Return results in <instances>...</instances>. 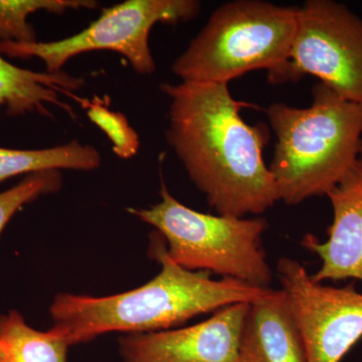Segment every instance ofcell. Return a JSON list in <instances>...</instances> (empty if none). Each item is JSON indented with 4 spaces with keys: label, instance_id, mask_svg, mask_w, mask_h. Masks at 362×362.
Wrapping results in <instances>:
<instances>
[{
    "label": "cell",
    "instance_id": "cell-1",
    "mask_svg": "<svg viewBox=\"0 0 362 362\" xmlns=\"http://www.w3.org/2000/svg\"><path fill=\"white\" fill-rule=\"evenodd\" d=\"M159 88L170 100L166 140L216 213L245 218L280 201L263 157L270 129L265 123L250 125L240 115L251 104L233 99L228 84Z\"/></svg>",
    "mask_w": 362,
    "mask_h": 362
},
{
    "label": "cell",
    "instance_id": "cell-2",
    "mask_svg": "<svg viewBox=\"0 0 362 362\" xmlns=\"http://www.w3.org/2000/svg\"><path fill=\"white\" fill-rule=\"evenodd\" d=\"M150 255L161 271L148 283L112 296L61 293L49 307L51 332L69 345L82 344L108 332H158L189 319L238 303H252L270 294L235 279H211L206 271H189L175 264L158 232L150 235Z\"/></svg>",
    "mask_w": 362,
    "mask_h": 362
},
{
    "label": "cell",
    "instance_id": "cell-3",
    "mask_svg": "<svg viewBox=\"0 0 362 362\" xmlns=\"http://www.w3.org/2000/svg\"><path fill=\"white\" fill-rule=\"evenodd\" d=\"M266 114L277 139L268 168L279 199L288 206L327 194L361 156L362 105L321 82L312 89L307 108L277 102Z\"/></svg>",
    "mask_w": 362,
    "mask_h": 362
},
{
    "label": "cell",
    "instance_id": "cell-4",
    "mask_svg": "<svg viewBox=\"0 0 362 362\" xmlns=\"http://www.w3.org/2000/svg\"><path fill=\"white\" fill-rule=\"evenodd\" d=\"M298 7L261 0L228 2L173 64V71L189 83L228 84L256 70L268 71L274 85L290 82V52Z\"/></svg>",
    "mask_w": 362,
    "mask_h": 362
},
{
    "label": "cell",
    "instance_id": "cell-5",
    "mask_svg": "<svg viewBox=\"0 0 362 362\" xmlns=\"http://www.w3.org/2000/svg\"><path fill=\"white\" fill-rule=\"evenodd\" d=\"M161 202L127 211L153 226L169 258L189 271H206L256 287L269 288L271 267L263 247L268 221L199 213L181 204L161 180Z\"/></svg>",
    "mask_w": 362,
    "mask_h": 362
},
{
    "label": "cell",
    "instance_id": "cell-6",
    "mask_svg": "<svg viewBox=\"0 0 362 362\" xmlns=\"http://www.w3.org/2000/svg\"><path fill=\"white\" fill-rule=\"evenodd\" d=\"M201 9L197 0H126L103 9L77 35L57 42H0V52L11 58H39L47 73H59L78 54L106 49L122 54L140 75H151L156 70L149 47L152 28L156 23L177 25L194 20Z\"/></svg>",
    "mask_w": 362,
    "mask_h": 362
},
{
    "label": "cell",
    "instance_id": "cell-7",
    "mask_svg": "<svg viewBox=\"0 0 362 362\" xmlns=\"http://www.w3.org/2000/svg\"><path fill=\"white\" fill-rule=\"evenodd\" d=\"M305 75L347 101L362 105V18L333 0H307L298 7L290 52V82Z\"/></svg>",
    "mask_w": 362,
    "mask_h": 362
},
{
    "label": "cell",
    "instance_id": "cell-8",
    "mask_svg": "<svg viewBox=\"0 0 362 362\" xmlns=\"http://www.w3.org/2000/svg\"><path fill=\"white\" fill-rule=\"evenodd\" d=\"M277 271L308 362H341L362 338L361 293L354 284L338 288L315 282L296 259H279Z\"/></svg>",
    "mask_w": 362,
    "mask_h": 362
},
{
    "label": "cell",
    "instance_id": "cell-9",
    "mask_svg": "<svg viewBox=\"0 0 362 362\" xmlns=\"http://www.w3.org/2000/svg\"><path fill=\"white\" fill-rule=\"evenodd\" d=\"M250 304L223 307L189 327L124 334L118 340L121 362H238Z\"/></svg>",
    "mask_w": 362,
    "mask_h": 362
},
{
    "label": "cell",
    "instance_id": "cell-10",
    "mask_svg": "<svg viewBox=\"0 0 362 362\" xmlns=\"http://www.w3.org/2000/svg\"><path fill=\"white\" fill-rule=\"evenodd\" d=\"M326 197L333 209L327 240L319 242L313 235L302 240V246L321 261L311 277L318 283L346 279L362 282V151L351 170Z\"/></svg>",
    "mask_w": 362,
    "mask_h": 362
},
{
    "label": "cell",
    "instance_id": "cell-11",
    "mask_svg": "<svg viewBox=\"0 0 362 362\" xmlns=\"http://www.w3.org/2000/svg\"><path fill=\"white\" fill-rule=\"evenodd\" d=\"M238 362H308L301 331L282 289L250 304Z\"/></svg>",
    "mask_w": 362,
    "mask_h": 362
},
{
    "label": "cell",
    "instance_id": "cell-12",
    "mask_svg": "<svg viewBox=\"0 0 362 362\" xmlns=\"http://www.w3.org/2000/svg\"><path fill=\"white\" fill-rule=\"evenodd\" d=\"M84 85V78L69 75L64 71L40 73L14 66L2 58L0 52V113L4 110L7 116L37 113L52 117L49 110V105H52L76 119L73 107L62 101L59 95L71 99L76 90Z\"/></svg>",
    "mask_w": 362,
    "mask_h": 362
},
{
    "label": "cell",
    "instance_id": "cell-13",
    "mask_svg": "<svg viewBox=\"0 0 362 362\" xmlns=\"http://www.w3.org/2000/svg\"><path fill=\"white\" fill-rule=\"evenodd\" d=\"M102 156L90 145L71 141L52 148L23 150L0 147V183L21 175L42 171H90L99 168Z\"/></svg>",
    "mask_w": 362,
    "mask_h": 362
},
{
    "label": "cell",
    "instance_id": "cell-14",
    "mask_svg": "<svg viewBox=\"0 0 362 362\" xmlns=\"http://www.w3.org/2000/svg\"><path fill=\"white\" fill-rule=\"evenodd\" d=\"M69 347L51 331L33 329L20 312L0 314V362H68Z\"/></svg>",
    "mask_w": 362,
    "mask_h": 362
},
{
    "label": "cell",
    "instance_id": "cell-15",
    "mask_svg": "<svg viewBox=\"0 0 362 362\" xmlns=\"http://www.w3.org/2000/svg\"><path fill=\"white\" fill-rule=\"evenodd\" d=\"M94 0H0V42L32 44L37 33L28 23L30 14L40 11L54 14L81 8H97Z\"/></svg>",
    "mask_w": 362,
    "mask_h": 362
},
{
    "label": "cell",
    "instance_id": "cell-16",
    "mask_svg": "<svg viewBox=\"0 0 362 362\" xmlns=\"http://www.w3.org/2000/svg\"><path fill=\"white\" fill-rule=\"evenodd\" d=\"M71 99L80 104L87 111L90 120L108 136L117 156L129 159L138 153L139 136L131 127L127 117L121 112L111 110L110 98L95 95L92 99H86L74 94Z\"/></svg>",
    "mask_w": 362,
    "mask_h": 362
},
{
    "label": "cell",
    "instance_id": "cell-17",
    "mask_svg": "<svg viewBox=\"0 0 362 362\" xmlns=\"http://www.w3.org/2000/svg\"><path fill=\"white\" fill-rule=\"evenodd\" d=\"M62 185L61 171H42L26 176L18 185L0 192V233L18 209L42 195L58 192Z\"/></svg>",
    "mask_w": 362,
    "mask_h": 362
}]
</instances>
